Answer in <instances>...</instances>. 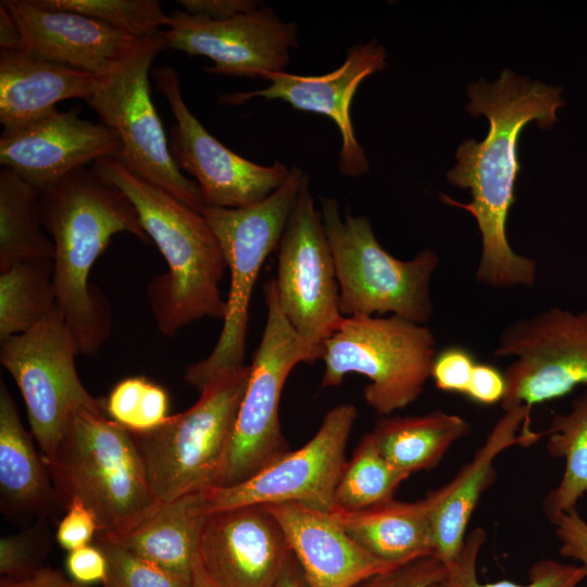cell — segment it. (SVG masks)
<instances>
[{
    "instance_id": "cell-1",
    "label": "cell",
    "mask_w": 587,
    "mask_h": 587,
    "mask_svg": "<svg viewBox=\"0 0 587 587\" xmlns=\"http://www.w3.org/2000/svg\"><path fill=\"white\" fill-rule=\"evenodd\" d=\"M472 116L486 115L489 133L483 141L467 139L455 153L457 164L447 173L453 186L469 189L472 200L458 202L441 193L450 205L471 213L482 235V253L476 280L491 288L530 287L537 265L516 253L507 237V218L514 201L520 171L516 146L522 129L536 121L542 128L553 125L557 110L564 104L561 89L532 82L510 70L495 82L480 79L467 86Z\"/></svg>"
},
{
    "instance_id": "cell-2",
    "label": "cell",
    "mask_w": 587,
    "mask_h": 587,
    "mask_svg": "<svg viewBox=\"0 0 587 587\" xmlns=\"http://www.w3.org/2000/svg\"><path fill=\"white\" fill-rule=\"evenodd\" d=\"M40 218L54 246L57 307L77 353L96 355L109 338L111 313L90 285L91 268L115 234L129 233L146 243L150 238L130 200L86 166L40 193Z\"/></svg>"
},
{
    "instance_id": "cell-3",
    "label": "cell",
    "mask_w": 587,
    "mask_h": 587,
    "mask_svg": "<svg viewBox=\"0 0 587 587\" xmlns=\"http://www.w3.org/2000/svg\"><path fill=\"white\" fill-rule=\"evenodd\" d=\"M92 168L130 200L167 263V272L147 288L160 332L171 337L204 317L224 320L226 301L218 284L227 265L203 214L138 177L116 157L99 159Z\"/></svg>"
},
{
    "instance_id": "cell-4",
    "label": "cell",
    "mask_w": 587,
    "mask_h": 587,
    "mask_svg": "<svg viewBox=\"0 0 587 587\" xmlns=\"http://www.w3.org/2000/svg\"><path fill=\"white\" fill-rule=\"evenodd\" d=\"M43 462L60 504L83 501L105 538L128 534L160 502L133 434L103 411H76L53 458Z\"/></svg>"
},
{
    "instance_id": "cell-5",
    "label": "cell",
    "mask_w": 587,
    "mask_h": 587,
    "mask_svg": "<svg viewBox=\"0 0 587 587\" xmlns=\"http://www.w3.org/2000/svg\"><path fill=\"white\" fill-rule=\"evenodd\" d=\"M304 174L290 167L285 183L252 205L204 207L201 212L223 251L230 286L216 345L185 372V380L199 392L217 375L243 364L253 287L264 261L278 248Z\"/></svg>"
},
{
    "instance_id": "cell-6",
    "label": "cell",
    "mask_w": 587,
    "mask_h": 587,
    "mask_svg": "<svg viewBox=\"0 0 587 587\" xmlns=\"http://www.w3.org/2000/svg\"><path fill=\"white\" fill-rule=\"evenodd\" d=\"M325 235L332 251L344 316L397 315L425 325L434 314L430 279L438 255L428 248L411 260L388 253L375 237L371 221L347 213L338 201L322 198Z\"/></svg>"
},
{
    "instance_id": "cell-7",
    "label": "cell",
    "mask_w": 587,
    "mask_h": 587,
    "mask_svg": "<svg viewBox=\"0 0 587 587\" xmlns=\"http://www.w3.org/2000/svg\"><path fill=\"white\" fill-rule=\"evenodd\" d=\"M436 345L427 326L397 315L345 316L322 345L321 386L337 387L351 373L364 375L370 380L363 390L366 403L388 416L421 396Z\"/></svg>"
},
{
    "instance_id": "cell-8",
    "label": "cell",
    "mask_w": 587,
    "mask_h": 587,
    "mask_svg": "<svg viewBox=\"0 0 587 587\" xmlns=\"http://www.w3.org/2000/svg\"><path fill=\"white\" fill-rule=\"evenodd\" d=\"M249 377L250 365L226 371L186 411L150 432H130L160 502L214 486Z\"/></svg>"
},
{
    "instance_id": "cell-9",
    "label": "cell",
    "mask_w": 587,
    "mask_h": 587,
    "mask_svg": "<svg viewBox=\"0 0 587 587\" xmlns=\"http://www.w3.org/2000/svg\"><path fill=\"white\" fill-rule=\"evenodd\" d=\"M266 321L250 364L225 458L214 486L230 487L260 472L288 451L279 422L285 382L299 363H313L320 353L308 347L280 311L274 278L264 286ZM213 487V486H212Z\"/></svg>"
},
{
    "instance_id": "cell-10",
    "label": "cell",
    "mask_w": 587,
    "mask_h": 587,
    "mask_svg": "<svg viewBox=\"0 0 587 587\" xmlns=\"http://www.w3.org/2000/svg\"><path fill=\"white\" fill-rule=\"evenodd\" d=\"M161 32L139 39L117 68L100 79L86 102L102 124L118 134L122 150L117 159L132 173L201 213L207 205L200 187L175 164L151 99L150 68L166 48Z\"/></svg>"
},
{
    "instance_id": "cell-11",
    "label": "cell",
    "mask_w": 587,
    "mask_h": 587,
    "mask_svg": "<svg viewBox=\"0 0 587 587\" xmlns=\"http://www.w3.org/2000/svg\"><path fill=\"white\" fill-rule=\"evenodd\" d=\"M76 354L58 308L30 330L1 340L0 362L23 396L43 461L53 458L76 411L105 412V400L92 397L83 385Z\"/></svg>"
},
{
    "instance_id": "cell-12",
    "label": "cell",
    "mask_w": 587,
    "mask_h": 587,
    "mask_svg": "<svg viewBox=\"0 0 587 587\" xmlns=\"http://www.w3.org/2000/svg\"><path fill=\"white\" fill-rule=\"evenodd\" d=\"M492 355L513 358L503 371V411L533 409L587 386V310L553 307L517 319L503 328Z\"/></svg>"
},
{
    "instance_id": "cell-13",
    "label": "cell",
    "mask_w": 587,
    "mask_h": 587,
    "mask_svg": "<svg viewBox=\"0 0 587 587\" xmlns=\"http://www.w3.org/2000/svg\"><path fill=\"white\" fill-rule=\"evenodd\" d=\"M277 249L274 282L280 311L304 344L321 357L323 342L345 316L322 213L315 208L307 174Z\"/></svg>"
},
{
    "instance_id": "cell-14",
    "label": "cell",
    "mask_w": 587,
    "mask_h": 587,
    "mask_svg": "<svg viewBox=\"0 0 587 587\" xmlns=\"http://www.w3.org/2000/svg\"><path fill=\"white\" fill-rule=\"evenodd\" d=\"M357 416L353 404H338L325 414L315 435L301 448L288 450L237 485L203 489L207 513L280 502H298L329 513Z\"/></svg>"
},
{
    "instance_id": "cell-15",
    "label": "cell",
    "mask_w": 587,
    "mask_h": 587,
    "mask_svg": "<svg viewBox=\"0 0 587 587\" xmlns=\"http://www.w3.org/2000/svg\"><path fill=\"white\" fill-rule=\"evenodd\" d=\"M151 76L175 118L168 139L172 158L180 171L196 179L207 207L252 205L285 183L289 174L286 164H257L229 150L204 128L185 103L174 67H155Z\"/></svg>"
},
{
    "instance_id": "cell-16",
    "label": "cell",
    "mask_w": 587,
    "mask_h": 587,
    "mask_svg": "<svg viewBox=\"0 0 587 587\" xmlns=\"http://www.w3.org/2000/svg\"><path fill=\"white\" fill-rule=\"evenodd\" d=\"M161 34L166 48L212 60L205 72L237 77L284 72L290 49L299 46L297 23L282 21L266 5L222 21L175 11Z\"/></svg>"
},
{
    "instance_id": "cell-17",
    "label": "cell",
    "mask_w": 587,
    "mask_h": 587,
    "mask_svg": "<svg viewBox=\"0 0 587 587\" xmlns=\"http://www.w3.org/2000/svg\"><path fill=\"white\" fill-rule=\"evenodd\" d=\"M387 66L385 48L371 40L351 47L342 64L322 75H297L287 72L265 74L270 85L262 89L225 93L220 101L240 105L253 98L282 100L292 108L330 118L339 129L341 148L339 172L357 178L370 171L371 163L359 143L351 122V103L359 85Z\"/></svg>"
},
{
    "instance_id": "cell-18",
    "label": "cell",
    "mask_w": 587,
    "mask_h": 587,
    "mask_svg": "<svg viewBox=\"0 0 587 587\" xmlns=\"http://www.w3.org/2000/svg\"><path fill=\"white\" fill-rule=\"evenodd\" d=\"M78 114V108L55 109L25 125L3 129L1 165L42 193L77 168L102 158H117L122 150L118 134Z\"/></svg>"
},
{
    "instance_id": "cell-19",
    "label": "cell",
    "mask_w": 587,
    "mask_h": 587,
    "mask_svg": "<svg viewBox=\"0 0 587 587\" xmlns=\"http://www.w3.org/2000/svg\"><path fill=\"white\" fill-rule=\"evenodd\" d=\"M290 553L277 520L254 503L210 514L198 557L217 587H274Z\"/></svg>"
},
{
    "instance_id": "cell-20",
    "label": "cell",
    "mask_w": 587,
    "mask_h": 587,
    "mask_svg": "<svg viewBox=\"0 0 587 587\" xmlns=\"http://www.w3.org/2000/svg\"><path fill=\"white\" fill-rule=\"evenodd\" d=\"M17 26L21 52L97 77L113 73L137 38L95 18L49 10L33 0H2Z\"/></svg>"
},
{
    "instance_id": "cell-21",
    "label": "cell",
    "mask_w": 587,
    "mask_h": 587,
    "mask_svg": "<svg viewBox=\"0 0 587 587\" xmlns=\"http://www.w3.org/2000/svg\"><path fill=\"white\" fill-rule=\"evenodd\" d=\"M527 407L504 411L474 457L446 485L429 492L434 553L445 564L460 552L471 516L483 495L496 478L495 460L514 446L528 447L544 433L530 428Z\"/></svg>"
},
{
    "instance_id": "cell-22",
    "label": "cell",
    "mask_w": 587,
    "mask_h": 587,
    "mask_svg": "<svg viewBox=\"0 0 587 587\" xmlns=\"http://www.w3.org/2000/svg\"><path fill=\"white\" fill-rule=\"evenodd\" d=\"M310 587H354L395 567L365 551L333 519L298 502L265 504Z\"/></svg>"
},
{
    "instance_id": "cell-23",
    "label": "cell",
    "mask_w": 587,
    "mask_h": 587,
    "mask_svg": "<svg viewBox=\"0 0 587 587\" xmlns=\"http://www.w3.org/2000/svg\"><path fill=\"white\" fill-rule=\"evenodd\" d=\"M102 77L43 61L21 51L0 50V122L3 129L30 123L66 99L85 101Z\"/></svg>"
},
{
    "instance_id": "cell-24",
    "label": "cell",
    "mask_w": 587,
    "mask_h": 587,
    "mask_svg": "<svg viewBox=\"0 0 587 587\" xmlns=\"http://www.w3.org/2000/svg\"><path fill=\"white\" fill-rule=\"evenodd\" d=\"M24 428L14 399L0 383V497L3 513L14 520L40 521L60 504L58 494Z\"/></svg>"
},
{
    "instance_id": "cell-25",
    "label": "cell",
    "mask_w": 587,
    "mask_h": 587,
    "mask_svg": "<svg viewBox=\"0 0 587 587\" xmlns=\"http://www.w3.org/2000/svg\"><path fill=\"white\" fill-rule=\"evenodd\" d=\"M329 514L365 551L389 565L435 554L427 496L413 502L391 499L360 510L334 507Z\"/></svg>"
},
{
    "instance_id": "cell-26",
    "label": "cell",
    "mask_w": 587,
    "mask_h": 587,
    "mask_svg": "<svg viewBox=\"0 0 587 587\" xmlns=\"http://www.w3.org/2000/svg\"><path fill=\"white\" fill-rule=\"evenodd\" d=\"M202 490L159 502L139 525L120 538L97 536L114 541L167 572L192 582L193 563L209 516Z\"/></svg>"
},
{
    "instance_id": "cell-27",
    "label": "cell",
    "mask_w": 587,
    "mask_h": 587,
    "mask_svg": "<svg viewBox=\"0 0 587 587\" xmlns=\"http://www.w3.org/2000/svg\"><path fill=\"white\" fill-rule=\"evenodd\" d=\"M470 428L462 416L436 410L421 415L384 416L371 434L388 463L411 475L435 467Z\"/></svg>"
},
{
    "instance_id": "cell-28",
    "label": "cell",
    "mask_w": 587,
    "mask_h": 587,
    "mask_svg": "<svg viewBox=\"0 0 587 587\" xmlns=\"http://www.w3.org/2000/svg\"><path fill=\"white\" fill-rule=\"evenodd\" d=\"M40 192L10 168L0 171V272L29 260H53L40 218Z\"/></svg>"
},
{
    "instance_id": "cell-29",
    "label": "cell",
    "mask_w": 587,
    "mask_h": 587,
    "mask_svg": "<svg viewBox=\"0 0 587 587\" xmlns=\"http://www.w3.org/2000/svg\"><path fill=\"white\" fill-rule=\"evenodd\" d=\"M547 436V452L564 460V472L542 501L545 515L552 523L560 515L576 509L587 491V387L565 413L553 414Z\"/></svg>"
},
{
    "instance_id": "cell-30",
    "label": "cell",
    "mask_w": 587,
    "mask_h": 587,
    "mask_svg": "<svg viewBox=\"0 0 587 587\" xmlns=\"http://www.w3.org/2000/svg\"><path fill=\"white\" fill-rule=\"evenodd\" d=\"M57 308L53 260L18 262L0 272V340L30 330Z\"/></svg>"
},
{
    "instance_id": "cell-31",
    "label": "cell",
    "mask_w": 587,
    "mask_h": 587,
    "mask_svg": "<svg viewBox=\"0 0 587 587\" xmlns=\"http://www.w3.org/2000/svg\"><path fill=\"white\" fill-rule=\"evenodd\" d=\"M409 476L388 463L370 432L342 466L335 490V507L360 510L389 501Z\"/></svg>"
},
{
    "instance_id": "cell-32",
    "label": "cell",
    "mask_w": 587,
    "mask_h": 587,
    "mask_svg": "<svg viewBox=\"0 0 587 587\" xmlns=\"http://www.w3.org/2000/svg\"><path fill=\"white\" fill-rule=\"evenodd\" d=\"M486 539L485 530L479 527L467 533L460 552L446 564L445 575L432 587H580L587 578V569L580 564L544 559L532 565L525 584L507 579L482 583L477 561Z\"/></svg>"
},
{
    "instance_id": "cell-33",
    "label": "cell",
    "mask_w": 587,
    "mask_h": 587,
    "mask_svg": "<svg viewBox=\"0 0 587 587\" xmlns=\"http://www.w3.org/2000/svg\"><path fill=\"white\" fill-rule=\"evenodd\" d=\"M49 10L75 12L137 39L158 35L168 15L158 0H33Z\"/></svg>"
},
{
    "instance_id": "cell-34",
    "label": "cell",
    "mask_w": 587,
    "mask_h": 587,
    "mask_svg": "<svg viewBox=\"0 0 587 587\" xmlns=\"http://www.w3.org/2000/svg\"><path fill=\"white\" fill-rule=\"evenodd\" d=\"M105 413L132 433L150 432L168 419V395L146 377H127L110 391Z\"/></svg>"
},
{
    "instance_id": "cell-35",
    "label": "cell",
    "mask_w": 587,
    "mask_h": 587,
    "mask_svg": "<svg viewBox=\"0 0 587 587\" xmlns=\"http://www.w3.org/2000/svg\"><path fill=\"white\" fill-rule=\"evenodd\" d=\"M103 551L108 572L101 587H192V582L178 577L127 548L96 536Z\"/></svg>"
},
{
    "instance_id": "cell-36",
    "label": "cell",
    "mask_w": 587,
    "mask_h": 587,
    "mask_svg": "<svg viewBox=\"0 0 587 587\" xmlns=\"http://www.w3.org/2000/svg\"><path fill=\"white\" fill-rule=\"evenodd\" d=\"M38 524L0 539L1 577L22 578L43 567L47 541Z\"/></svg>"
},
{
    "instance_id": "cell-37",
    "label": "cell",
    "mask_w": 587,
    "mask_h": 587,
    "mask_svg": "<svg viewBox=\"0 0 587 587\" xmlns=\"http://www.w3.org/2000/svg\"><path fill=\"white\" fill-rule=\"evenodd\" d=\"M445 572L446 564L428 554L377 573L354 587H432Z\"/></svg>"
},
{
    "instance_id": "cell-38",
    "label": "cell",
    "mask_w": 587,
    "mask_h": 587,
    "mask_svg": "<svg viewBox=\"0 0 587 587\" xmlns=\"http://www.w3.org/2000/svg\"><path fill=\"white\" fill-rule=\"evenodd\" d=\"M476 363L466 349L448 347L436 354L430 378L442 391L465 395Z\"/></svg>"
},
{
    "instance_id": "cell-39",
    "label": "cell",
    "mask_w": 587,
    "mask_h": 587,
    "mask_svg": "<svg viewBox=\"0 0 587 587\" xmlns=\"http://www.w3.org/2000/svg\"><path fill=\"white\" fill-rule=\"evenodd\" d=\"M65 509L57 529L58 544L67 551L89 545L99 532L95 514L79 499L71 500Z\"/></svg>"
},
{
    "instance_id": "cell-40",
    "label": "cell",
    "mask_w": 587,
    "mask_h": 587,
    "mask_svg": "<svg viewBox=\"0 0 587 587\" xmlns=\"http://www.w3.org/2000/svg\"><path fill=\"white\" fill-rule=\"evenodd\" d=\"M552 524L560 542L559 552L587 569V522L574 509L557 517Z\"/></svg>"
},
{
    "instance_id": "cell-41",
    "label": "cell",
    "mask_w": 587,
    "mask_h": 587,
    "mask_svg": "<svg viewBox=\"0 0 587 587\" xmlns=\"http://www.w3.org/2000/svg\"><path fill=\"white\" fill-rule=\"evenodd\" d=\"M65 566L70 578L86 586L102 584L108 572L107 558L96 544L68 551Z\"/></svg>"
},
{
    "instance_id": "cell-42",
    "label": "cell",
    "mask_w": 587,
    "mask_h": 587,
    "mask_svg": "<svg viewBox=\"0 0 587 587\" xmlns=\"http://www.w3.org/2000/svg\"><path fill=\"white\" fill-rule=\"evenodd\" d=\"M504 394L503 372L487 363H476L465 396L480 404H494L501 402Z\"/></svg>"
},
{
    "instance_id": "cell-43",
    "label": "cell",
    "mask_w": 587,
    "mask_h": 587,
    "mask_svg": "<svg viewBox=\"0 0 587 587\" xmlns=\"http://www.w3.org/2000/svg\"><path fill=\"white\" fill-rule=\"evenodd\" d=\"M185 12L210 20H227L260 7L253 0H178Z\"/></svg>"
},
{
    "instance_id": "cell-44",
    "label": "cell",
    "mask_w": 587,
    "mask_h": 587,
    "mask_svg": "<svg viewBox=\"0 0 587 587\" xmlns=\"http://www.w3.org/2000/svg\"><path fill=\"white\" fill-rule=\"evenodd\" d=\"M0 587H89L66 577L61 571L41 567L22 578L1 577Z\"/></svg>"
},
{
    "instance_id": "cell-45",
    "label": "cell",
    "mask_w": 587,
    "mask_h": 587,
    "mask_svg": "<svg viewBox=\"0 0 587 587\" xmlns=\"http://www.w3.org/2000/svg\"><path fill=\"white\" fill-rule=\"evenodd\" d=\"M21 36L10 12L0 3V50L18 51Z\"/></svg>"
},
{
    "instance_id": "cell-46",
    "label": "cell",
    "mask_w": 587,
    "mask_h": 587,
    "mask_svg": "<svg viewBox=\"0 0 587 587\" xmlns=\"http://www.w3.org/2000/svg\"><path fill=\"white\" fill-rule=\"evenodd\" d=\"M274 587H310L292 553H290Z\"/></svg>"
},
{
    "instance_id": "cell-47",
    "label": "cell",
    "mask_w": 587,
    "mask_h": 587,
    "mask_svg": "<svg viewBox=\"0 0 587 587\" xmlns=\"http://www.w3.org/2000/svg\"><path fill=\"white\" fill-rule=\"evenodd\" d=\"M192 587H217L205 574L198 555L193 563Z\"/></svg>"
}]
</instances>
